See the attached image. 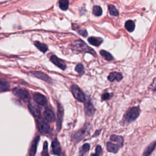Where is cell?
<instances>
[{
    "instance_id": "obj_4",
    "label": "cell",
    "mask_w": 156,
    "mask_h": 156,
    "mask_svg": "<svg viewBox=\"0 0 156 156\" xmlns=\"http://www.w3.org/2000/svg\"><path fill=\"white\" fill-rule=\"evenodd\" d=\"M37 124L38 129L42 134L49 133L50 127L49 123L43 118L39 116L37 119Z\"/></svg>"
},
{
    "instance_id": "obj_8",
    "label": "cell",
    "mask_w": 156,
    "mask_h": 156,
    "mask_svg": "<svg viewBox=\"0 0 156 156\" xmlns=\"http://www.w3.org/2000/svg\"><path fill=\"white\" fill-rule=\"evenodd\" d=\"M121 147H122L121 145H119V144L116 142H114L111 141L107 142V146H106L107 151H109L110 152H112V153L118 152L119 148H120Z\"/></svg>"
},
{
    "instance_id": "obj_16",
    "label": "cell",
    "mask_w": 156,
    "mask_h": 156,
    "mask_svg": "<svg viewBox=\"0 0 156 156\" xmlns=\"http://www.w3.org/2000/svg\"><path fill=\"white\" fill-rule=\"evenodd\" d=\"M122 79V74L120 73H118V72H112L108 76V79L111 82H114L115 80H116L117 81H120Z\"/></svg>"
},
{
    "instance_id": "obj_25",
    "label": "cell",
    "mask_w": 156,
    "mask_h": 156,
    "mask_svg": "<svg viewBox=\"0 0 156 156\" xmlns=\"http://www.w3.org/2000/svg\"><path fill=\"white\" fill-rule=\"evenodd\" d=\"M59 7L63 10H66L68 9L69 6V1L68 0H61L59 2Z\"/></svg>"
},
{
    "instance_id": "obj_29",
    "label": "cell",
    "mask_w": 156,
    "mask_h": 156,
    "mask_svg": "<svg viewBox=\"0 0 156 156\" xmlns=\"http://www.w3.org/2000/svg\"><path fill=\"white\" fill-rule=\"evenodd\" d=\"M9 83L0 81V92H4L9 90Z\"/></svg>"
},
{
    "instance_id": "obj_10",
    "label": "cell",
    "mask_w": 156,
    "mask_h": 156,
    "mask_svg": "<svg viewBox=\"0 0 156 156\" xmlns=\"http://www.w3.org/2000/svg\"><path fill=\"white\" fill-rule=\"evenodd\" d=\"M33 98L36 103H37L38 104L42 106H45L48 103L47 99L46 98L45 96H43L40 93H35L34 94Z\"/></svg>"
},
{
    "instance_id": "obj_2",
    "label": "cell",
    "mask_w": 156,
    "mask_h": 156,
    "mask_svg": "<svg viewBox=\"0 0 156 156\" xmlns=\"http://www.w3.org/2000/svg\"><path fill=\"white\" fill-rule=\"evenodd\" d=\"M140 115V111L139 109L137 107H132L129 109L124 116L125 120L127 123L133 122V121L138 117Z\"/></svg>"
},
{
    "instance_id": "obj_3",
    "label": "cell",
    "mask_w": 156,
    "mask_h": 156,
    "mask_svg": "<svg viewBox=\"0 0 156 156\" xmlns=\"http://www.w3.org/2000/svg\"><path fill=\"white\" fill-rule=\"evenodd\" d=\"M13 93L16 97H18L24 101L28 103L31 100V96L29 92L25 89L20 87L15 88L13 90Z\"/></svg>"
},
{
    "instance_id": "obj_22",
    "label": "cell",
    "mask_w": 156,
    "mask_h": 156,
    "mask_svg": "<svg viewBox=\"0 0 156 156\" xmlns=\"http://www.w3.org/2000/svg\"><path fill=\"white\" fill-rule=\"evenodd\" d=\"M135 23L132 20H128L126 21L125 23V28L127 29V31L129 32H133L134 31L135 29Z\"/></svg>"
},
{
    "instance_id": "obj_31",
    "label": "cell",
    "mask_w": 156,
    "mask_h": 156,
    "mask_svg": "<svg viewBox=\"0 0 156 156\" xmlns=\"http://www.w3.org/2000/svg\"><path fill=\"white\" fill-rule=\"evenodd\" d=\"M78 30H76L77 32L82 36H83V37H87V35H88V33L87 32V31L85 29H82V28H78Z\"/></svg>"
},
{
    "instance_id": "obj_19",
    "label": "cell",
    "mask_w": 156,
    "mask_h": 156,
    "mask_svg": "<svg viewBox=\"0 0 156 156\" xmlns=\"http://www.w3.org/2000/svg\"><path fill=\"white\" fill-rule=\"evenodd\" d=\"M40 140V137L37 136L35 138H34V140L32 141V145L30 149V154L32 155H35V152H36V150H37V144L39 141Z\"/></svg>"
},
{
    "instance_id": "obj_12",
    "label": "cell",
    "mask_w": 156,
    "mask_h": 156,
    "mask_svg": "<svg viewBox=\"0 0 156 156\" xmlns=\"http://www.w3.org/2000/svg\"><path fill=\"white\" fill-rule=\"evenodd\" d=\"M28 108L31 114L35 117H39L40 115V110L37 105L34 103H30L28 105Z\"/></svg>"
},
{
    "instance_id": "obj_7",
    "label": "cell",
    "mask_w": 156,
    "mask_h": 156,
    "mask_svg": "<svg viewBox=\"0 0 156 156\" xmlns=\"http://www.w3.org/2000/svg\"><path fill=\"white\" fill-rule=\"evenodd\" d=\"M58 107V112H57V131L59 132L62 128V125L64 118V108L62 105L60 104L57 103Z\"/></svg>"
},
{
    "instance_id": "obj_11",
    "label": "cell",
    "mask_w": 156,
    "mask_h": 156,
    "mask_svg": "<svg viewBox=\"0 0 156 156\" xmlns=\"http://www.w3.org/2000/svg\"><path fill=\"white\" fill-rule=\"evenodd\" d=\"M31 75H32L34 76L37 78L39 79H40L48 83H51L52 80L50 79V78L48 76L46 73H43V72L41 71H34L31 73Z\"/></svg>"
},
{
    "instance_id": "obj_9",
    "label": "cell",
    "mask_w": 156,
    "mask_h": 156,
    "mask_svg": "<svg viewBox=\"0 0 156 156\" xmlns=\"http://www.w3.org/2000/svg\"><path fill=\"white\" fill-rule=\"evenodd\" d=\"M50 61L57 67H59L61 70H64L67 68V65L62 59L58 58L56 56H51L50 57Z\"/></svg>"
},
{
    "instance_id": "obj_27",
    "label": "cell",
    "mask_w": 156,
    "mask_h": 156,
    "mask_svg": "<svg viewBox=\"0 0 156 156\" xmlns=\"http://www.w3.org/2000/svg\"><path fill=\"white\" fill-rule=\"evenodd\" d=\"M109 12L111 15L113 16H118L119 14L118 11L117 9L115 8V7L114 5L110 4L109 5Z\"/></svg>"
},
{
    "instance_id": "obj_32",
    "label": "cell",
    "mask_w": 156,
    "mask_h": 156,
    "mask_svg": "<svg viewBox=\"0 0 156 156\" xmlns=\"http://www.w3.org/2000/svg\"><path fill=\"white\" fill-rule=\"evenodd\" d=\"M102 152V148L100 145H98L96 148V150H95V153L94 154H92L91 155V156H100V154Z\"/></svg>"
},
{
    "instance_id": "obj_26",
    "label": "cell",
    "mask_w": 156,
    "mask_h": 156,
    "mask_svg": "<svg viewBox=\"0 0 156 156\" xmlns=\"http://www.w3.org/2000/svg\"><path fill=\"white\" fill-rule=\"evenodd\" d=\"M93 13L95 16H101L103 14V10L101 7L98 6H95L93 7Z\"/></svg>"
},
{
    "instance_id": "obj_13",
    "label": "cell",
    "mask_w": 156,
    "mask_h": 156,
    "mask_svg": "<svg viewBox=\"0 0 156 156\" xmlns=\"http://www.w3.org/2000/svg\"><path fill=\"white\" fill-rule=\"evenodd\" d=\"M84 110H85L86 114L88 116H92L94 115V112H95V109L90 101L88 100L86 101L85 104H84Z\"/></svg>"
},
{
    "instance_id": "obj_30",
    "label": "cell",
    "mask_w": 156,
    "mask_h": 156,
    "mask_svg": "<svg viewBox=\"0 0 156 156\" xmlns=\"http://www.w3.org/2000/svg\"><path fill=\"white\" fill-rule=\"evenodd\" d=\"M48 142L45 141L44 143V145H43V152H42V155L43 156H49L48 154Z\"/></svg>"
},
{
    "instance_id": "obj_21",
    "label": "cell",
    "mask_w": 156,
    "mask_h": 156,
    "mask_svg": "<svg viewBox=\"0 0 156 156\" xmlns=\"http://www.w3.org/2000/svg\"><path fill=\"white\" fill-rule=\"evenodd\" d=\"M34 45L42 53H46L48 50V48L47 45H46L45 44H43L41 42H35Z\"/></svg>"
},
{
    "instance_id": "obj_24",
    "label": "cell",
    "mask_w": 156,
    "mask_h": 156,
    "mask_svg": "<svg viewBox=\"0 0 156 156\" xmlns=\"http://www.w3.org/2000/svg\"><path fill=\"white\" fill-rule=\"evenodd\" d=\"M100 54L101 56H103L105 60H107V61H112V60H114V57L109 53L107 52L106 51H104V50H101L100 51Z\"/></svg>"
},
{
    "instance_id": "obj_5",
    "label": "cell",
    "mask_w": 156,
    "mask_h": 156,
    "mask_svg": "<svg viewBox=\"0 0 156 156\" xmlns=\"http://www.w3.org/2000/svg\"><path fill=\"white\" fill-rule=\"evenodd\" d=\"M71 90L73 93L74 97L80 102H84L86 101L85 94L82 92V90L76 86L72 85L71 86Z\"/></svg>"
},
{
    "instance_id": "obj_33",
    "label": "cell",
    "mask_w": 156,
    "mask_h": 156,
    "mask_svg": "<svg viewBox=\"0 0 156 156\" xmlns=\"http://www.w3.org/2000/svg\"><path fill=\"white\" fill-rule=\"evenodd\" d=\"M102 100H107L111 98V94L109 93H104L102 95Z\"/></svg>"
},
{
    "instance_id": "obj_15",
    "label": "cell",
    "mask_w": 156,
    "mask_h": 156,
    "mask_svg": "<svg viewBox=\"0 0 156 156\" xmlns=\"http://www.w3.org/2000/svg\"><path fill=\"white\" fill-rule=\"evenodd\" d=\"M44 116L47 122L53 123L56 121V116L54 113L50 109H46L44 112Z\"/></svg>"
},
{
    "instance_id": "obj_17",
    "label": "cell",
    "mask_w": 156,
    "mask_h": 156,
    "mask_svg": "<svg viewBox=\"0 0 156 156\" xmlns=\"http://www.w3.org/2000/svg\"><path fill=\"white\" fill-rule=\"evenodd\" d=\"M155 141H154L146 147L145 151L143 152V156H149L155 149Z\"/></svg>"
},
{
    "instance_id": "obj_23",
    "label": "cell",
    "mask_w": 156,
    "mask_h": 156,
    "mask_svg": "<svg viewBox=\"0 0 156 156\" xmlns=\"http://www.w3.org/2000/svg\"><path fill=\"white\" fill-rule=\"evenodd\" d=\"M90 145L88 143H86L84 145H82L79 151V154L80 156H83L85 154H86L90 149Z\"/></svg>"
},
{
    "instance_id": "obj_1",
    "label": "cell",
    "mask_w": 156,
    "mask_h": 156,
    "mask_svg": "<svg viewBox=\"0 0 156 156\" xmlns=\"http://www.w3.org/2000/svg\"><path fill=\"white\" fill-rule=\"evenodd\" d=\"M72 46H73V50H76L78 52L89 53L92 55H96L95 51L81 40H78L73 42V43H72Z\"/></svg>"
},
{
    "instance_id": "obj_18",
    "label": "cell",
    "mask_w": 156,
    "mask_h": 156,
    "mask_svg": "<svg viewBox=\"0 0 156 156\" xmlns=\"http://www.w3.org/2000/svg\"><path fill=\"white\" fill-rule=\"evenodd\" d=\"M88 42L92 45L98 46L101 45V44L103 42V39L100 37H90L88 39Z\"/></svg>"
},
{
    "instance_id": "obj_28",
    "label": "cell",
    "mask_w": 156,
    "mask_h": 156,
    "mask_svg": "<svg viewBox=\"0 0 156 156\" xmlns=\"http://www.w3.org/2000/svg\"><path fill=\"white\" fill-rule=\"evenodd\" d=\"M75 70L79 74L80 76L83 75V74H84V73H85L84 68H83V65L81 64H78V65L76 66Z\"/></svg>"
},
{
    "instance_id": "obj_14",
    "label": "cell",
    "mask_w": 156,
    "mask_h": 156,
    "mask_svg": "<svg viewBox=\"0 0 156 156\" xmlns=\"http://www.w3.org/2000/svg\"><path fill=\"white\" fill-rule=\"evenodd\" d=\"M52 151L53 154L56 155H61V145L57 139H55L52 142L51 145Z\"/></svg>"
},
{
    "instance_id": "obj_6",
    "label": "cell",
    "mask_w": 156,
    "mask_h": 156,
    "mask_svg": "<svg viewBox=\"0 0 156 156\" xmlns=\"http://www.w3.org/2000/svg\"><path fill=\"white\" fill-rule=\"evenodd\" d=\"M88 132V127L84 126L83 127L81 128L80 130L77 131L73 135H72V138L76 142H79L81 140L86 137L87 133Z\"/></svg>"
},
{
    "instance_id": "obj_20",
    "label": "cell",
    "mask_w": 156,
    "mask_h": 156,
    "mask_svg": "<svg viewBox=\"0 0 156 156\" xmlns=\"http://www.w3.org/2000/svg\"><path fill=\"white\" fill-rule=\"evenodd\" d=\"M110 140L111 141L116 142L119 145H121L122 146H123V143H124V138L122 136H119V135H111Z\"/></svg>"
}]
</instances>
